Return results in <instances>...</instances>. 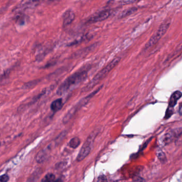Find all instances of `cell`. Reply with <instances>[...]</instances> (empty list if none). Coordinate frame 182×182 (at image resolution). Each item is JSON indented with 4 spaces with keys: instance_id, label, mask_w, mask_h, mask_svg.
Returning a JSON list of instances; mask_svg holds the SVG:
<instances>
[{
    "instance_id": "44dd1931",
    "label": "cell",
    "mask_w": 182,
    "mask_h": 182,
    "mask_svg": "<svg viewBox=\"0 0 182 182\" xmlns=\"http://www.w3.org/2000/svg\"><path fill=\"white\" fill-rule=\"evenodd\" d=\"M179 112H180V114L181 116H182V104L180 105V106Z\"/></svg>"
},
{
    "instance_id": "277c9868",
    "label": "cell",
    "mask_w": 182,
    "mask_h": 182,
    "mask_svg": "<svg viewBox=\"0 0 182 182\" xmlns=\"http://www.w3.org/2000/svg\"><path fill=\"white\" fill-rule=\"evenodd\" d=\"M98 130L93 131L87 137L86 141H84V143L81 147V148L80 149L79 153L77 154V160L78 162L84 160V159L89 154L92 150L95 140L98 135Z\"/></svg>"
},
{
    "instance_id": "8992f818",
    "label": "cell",
    "mask_w": 182,
    "mask_h": 182,
    "mask_svg": "<svg viewBox=\"0 0 182 182\" xmlns=\"http://www.w3.org/2000/svg\"><path fill=\"white\" fill-rule=\"evenodd\" d=\"M113 13L112 10H105L101 11L96 15L92 16L88 20L89 23H96L98 22H102L105 20H107L109 17Z\"/></svg>"
},
{
    "instance_id": "52a82bcc",
    "label": "cell",
    "mask_w": 182,
    "mask_h": 182,
    "mask_svg": "<svg viewBox=\"0 0 182 182\" xmlns=\"http://www.w3.org/2000/svg\"><path fill=\"white\" fill-rule=\"evenodd\" d=\"M54 144V142L50 144L46 148L41 150L37 153L35 158L37 162L41 163L45 162L47 159L48 158L50 154L52 152V148H53Z\"/></svg>"
},
{
    "instance_id": "5b68a950",
    "label": "cell",
    "mask_w": 182,
    "mask_h": 182,
    "mask_svg": "<svg viewBox=\"0 0 182 182\" xmlns=\"http://www.w3.org/2000/svg\"><path fill=\"white\" fill-rule=\"evenodd\" d=\"M170 26L169 22H164L159 27L156 33L152 36L145 45V49H149L154 46L166 33Z\"/></svg>"
},
{
    "instance_id": "3957f363",
    "label": "cell",
    "mask_w": 182,
    "mask_h": 182,
    "mask_svg": "<svg viewBox=\"0 0 182 182\" xmlns=\"http://www.w3.org/2000/svg\"><path fill=\"white\" fill-rule=\"evenodd\" d=\"M102 87H103V86H100L96 90H95L93 92H91L90 94L87 95L86 97L82 99L81 100L79 101L75 106H74L72 109H70V111H68L66 114L65 116L63 119H62V122L64 123H66L69 122V121H70L71 119L74 116L76 113L81 108H82L84 105H86L90 101V99L92 98L93 97H94L95 95L96 94L97 92H98L101 90Z\"/></svg>"
},
{
    "instance_id": "9c48e42d",
    "label": "cell",
    "mask_w": 182,
    "mask_h": 182,
    "mask_svg": "<svg viewBox=\"0 0 182 182\" xmlns=\"http://www.w3.org/2000/svg\"><path fill=\"white\" fill-rule=\"evenodd\" d=\"M182 96V93L180 91H176L175 92H173L169 100L168 107L170 109H173V107L175 106V105L177 103V101Z\"/></svg>"
},
{
    "instance_id": "ac0fdd59",
    "label": "cell",
    "mask_w": 182,
    "mask_h": 182,
    "mask_svg": "<svg viewBox=\"0 0 182 182\" xmlns=\"http://www.w3.org/2000/svg\"><path fill=\"white\" fill-rule=\"evenodd\" d=\"M139 0H122V4L124 5H130L137 2Z\"/></svg>"
},
{
    "instance_id": "7a4b0ae2",
    "label": "cell",
    "mask_w": 182,
    "mask_h": 182,
    "mask_svg": "<svg viewBox=\"0 0 182 182\" xmlns=\"http://www.w3.org/2000/svg\"><path fill=\"white\" fill-rule=\"evenodd\" d=\"M121 60L120 57H116L112 60L107 66L104 67L102 70L99 71L96 75L93 77L91 81L86 86H84L82 89V92H84L88 91L94 88L100 82L104 79L106 75L117 65Z\"/></svg>"
},
{
    "instance_id": "e0dca14e",
    "label": "cell",
    "mask_w": 182,
    "mask_h": 182,
    "mask_svg": "<svg viewBox=\"0 0 182 182\" xmlns=\"http://www.w3.org/2000/svg\"><path fill=\"white\" fill-rule=\"evenodd\" d=\"M16 21L20 25H23L25 23V16L23 15H17L16 17Z\"/></svg>"
},
{
    "instance_id": "d6986e66",
    "label": "cell",
    "mask_w": 182,
    "mask_h": 182,
    "mask_svg": "<svg viewBox=\"0 0 182 182\" xmlns=\"http://www.w3.org/2000/svg\"><path fill=\"white\" fill-rule=\"evenodd\" d=\"M9 176L7 174H4L1 176L0 177V180L1 182H7L9 180Z\"/></svg>"
},
{
    "instance_id": "30bf717a",
    "label": "cell",
    "mask_w": 182,
    "mask_h": 182,
    "mask_svg": "<svg viewBox=\"0 0 182 182\" xmlns=\"http://www.w3.org/2000/svg\"><path fill=\"white\" fill-rule=\"evenodd\" d=\"M63 101L62 98H58L53 101L50 105V109H52V111L54 112L60 111L62 109L63 106Z\"/></svg>"
},
{
    "instance_id": "2e32d148",
    "label": "cell",
    "mask_w": 182,
    "mask_h": 182,
    "mask_svg": "<svg viewBox=\"0 0 182 182\" xmlns=\"http://www.w3.org/2000/svg\"><path fill=\"white\" fill-rule=\"evenodd\" d=\"M56 180V176L55 175L52 173H47L46 175L45 176L44 179L42 180V181H45V182H53Z\"/></svg>"
},
{
    "instance_id": "4fadbf2b",
    "label": "cell",
    "mask_w": 182,
    "mask_h": 182,
    "mask_svg": "<svg viewBox=\"0 0 182 182\" xmlns=\"http://www.w3.org/2000/svg\"><path fill=\"white\" fill-rule=\"evenodd\" d=\"M137 8L135 7H133L129 9H126L124 11H122V12H121L119 16V18H124L127 17L131 15L133 13H135L137 11Z\"/></svg>"
},
{
    "instance_id": "9a60e30c",
    "label": "cell",
    "mask_w": 182,
    "mask_h": 182,
    "mask_svg": "<svg viewBox=\"0 0 182 182\" xmlns=\"http://www.w3.org/2000/svg\"><path fill=\"white\" fill-rule=\"evenodd\" d=\"M81 143V141L79 138L77 137H73L70 141L69 145L72 148H76L79 146Z\"/></svg>"
},
{
    "instance_id": "8fae6325",
    "label": "cell",
    "mask_w": 182,
    "mask_h": 182,
    "mask_svg": "<svg viewBox=\"0 0 182 182\" xmlns=\"http://www.w3.org/2000/svg\"><path fill=\"white\" fill-rule=\"evenodd\" d=\"M175 137V134L173 131L166 133L161 138V141L164 145H167L173 141Z\"/></svg>"
},
{
    "instance_id": "7c38bea8",
    "label": "cell",
    "mask_w": 182,
    "mask_h": 182,
    "mask_svg": "<svg viewBox=\"0 0 182 182\" xmlns=\"http://www.w3.org/2000/svg\"><path fill=\"white\" fill-rule=\"evenodd\" d=\"M40 0H28L26 2L22 5L20 8V10H25L28 8H33L39 4Z\"/></svg>"
},
{
    "instance_id": "6da1fadb",
    "label": "cell",
    "mask_w": 182,
    "mask_h": 182,
    "mask_svg": "<svg viewBox=\"0 0 182 182\" xmlns=\"http://www.w3.org/2000/svg\"><path fill=\"white\" fill-rule=\"evenodd\" d=\"M88 76V71L86 69H81L73 74L69 76L62 82L57 91L58 95H62L66 93L72 88L84 81Z\"/></svg>"
},
{
    "instance_id": "5bb4252c",
    "label": "cell",
    "mask_w": 182,
    "mask_h": 182,
    "mask_svg": "<svg viewBox=\"0 0 182 182\" xmlns=\"http://www.w3.org/2000/svg\"><path fill=\"white\" fill-rule=\"evenodd\" d=\"M90 39H91L90 35H86L83 36L82 37H81L80 39L75 40L73 41V42L69 43V44H68L67 46L68 47H71V46H73V45H78V44H80V43L83 42L84 41H87V40H90Z\"/></svg>"
},
{
    "instance_id": "ba28073f",
    "label": "cell",
    "mask_w": 182,
    "mask_h": 182,
    "mask_svg": "<svg viewBox=\"0 0 182 182\" xmlns=\"http://www.w3.org/2000/svg\"><path fill=\"white\" fill-rule=\"evenodd\" d=\"M75 18L74 12L71 10H67L65 11L62 16V24L64 27H66L71 25Z\"/></svg>"
},
{
    "instance_id": "ffe728a7",
    "label": "cell",
    "mask_w": 182,
    "mask_h": 182,
    "mask_svg": "<svg viewBox=\"0 0 182 182\" xmlns=\"http://www.w3.org/2000/svg\"><path fill=\"white\" fill-rule=\"evenodd\" d=\"M158 156L159 159L161 161L165 160V154H164V153H163L161 151H160V152H158Z\"/></svg>"
}]
</instances>
